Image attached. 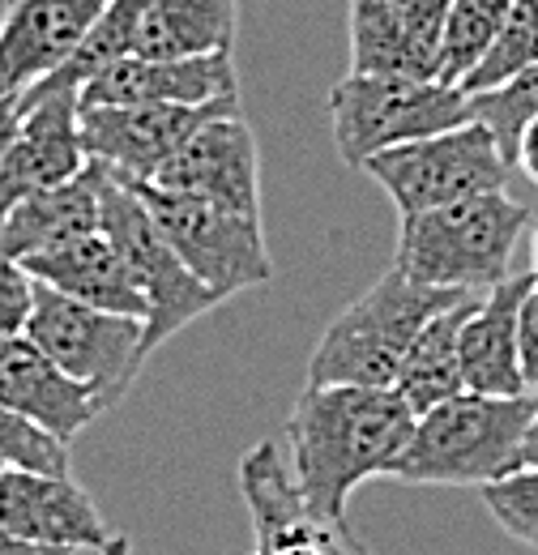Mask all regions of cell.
Wrapping results in <instances>:
<instances>
[{"label": "cell", "instance_id": "cell-1", "mask_svg": "<svg viewBox=\"0 0 538 555\" xmlns=\"http://www.w3.org/2000/svg\"><path fill=\"white\" fill-rule=\"evenodd\" d=\"M414 411L394 385H304L286 418L291 475L304 504L346 521L355 487L394 470L410 440Z\"/></svg>", "mask_w": 538, "mask_h": 555}, {"label": "cell", "instance_id": "cell-2", "mask_svg": "<svg viewBox=\"0 0 538 555\" xmlns=\"http://www.w3.org/2000/svg\"><path fill=\"white\" fill-rule=\"evenodd\" d=\"M535 415V389L526 393H474L462 389L432 411L414 415L410 440L389 479L414 487H487L517 470L522 440Z\"/></svg>", "mask_w": 538, "mask_h": 555}, {"label": "cell", "instance_id": "cell-3", "mask_svg": "<svg viewBox=\"0 0 538 555\" xmlns=\"http://www.w3.org/2000/svg\"><path fill=\"white\" fill-rule=\"evenodd\" d=\"M535 214L500 193H478L453 206L406 214L398 227L394 266L423 286L487 291L513 274V253Z\"/></svg>", "mask_w": 538, "mask_h": 555}, {"label": "cell", "instance_id": "cell-4", "mask_svg": "<svg viewBox=\"0 0 538 555\" xmlns=\"http://www.w3.org/2000/svg\"><path fill=\"white\" fill-rule=\"evenodd\" d=\"M478 291L423 286L398 266L342 308L308 359V385H394L419 330Z\"/></svg>", "mask_w": 538, "mask_h": 555}, {"label": "cell", "instance_id": "cell-5", "mask_svg": "<svg viewBox=\"0 0 538 555\" xmlns=\"http://www.w3.org/2000/svg\"><path fill=\"white\" fill-rule=\"evenodd\" d=\"M99 231L116 244V253L125 257L129 274L145 295V325H141L145 359L167 338H176L184 325H193L197 317L222 304V295L209 291L202 278L180 261V253L171 248V240L145 209L141 193L107 167H103V184H99Z\"/></svg>", "mask_w": 538, "mask_h": 555}, {"label": "cell", "instance_id": "cell-6", "mask_svg": "<svg viewBox=\"0 0 538 555\" xmlns=\"http://www.w3.org/2000/svg\"><path fill=\"white\" fill-rule=\"evenodd\" d=\"M330 120L342 163L359 167L402 141L445 133L471 120L466 90L440 77L346 73L330 90Z\"/></svg>", "mask_w": 538, "mask_h": 555}, {"label": "cell", "instance_id": "cell-7", "mask_svg": "<svg viewBox=\"0 0 538 555\" xmlns=\"http://www.w3.org/2000/svg\"><path fill=\"white\" fill-rule=\"evenodd\" d=\"M141 325H145L141 317L68 299L65 291L35 278V308L26 321V338L61 372L90 385L99 393L103 411H112L133 389L137 372L145 363Z\"/></svg>", "mask_w": 538, "mask_h": 555}, {"label": "cell", "instance_id": "cell-8", "mask_svg": "<svg viewBox=\"0 0 538 555\" xmlns=\"http://www.w3.org/2000/svg\"><path fill=\"white\" fill-rule=\"evenodd\" d=\"M129 184L141 193V202L171 240V248L180 253V261L222 299L266 286L273 278L261 218L193 197V193L150 184V180H129Z\"/></svg>", "mask_w": 538, "mask_h": 555}, {"label": "cell", "instance_id": "cell-9", "mask_svg": "<svg viewBox=\"0 0 538 555\" xmlns=\"http://www.w3.org/2000/svg\"><path fill=\"white\" fill-rule=\"evenodd\" d=\"M363 171L385 189L402 218L478 193H500L509 184V163L478 120L381 150L363 163Z\"/></svg>", "mask_w": 538, "mask_h": 555}, {"label": "cell", "instance_id": "cell-10", "mask_svg": "<svg viewBox=\"0 0 538 555\" xmlns=\"http://www.w3.org/2000/svg\"><path fill=\"white\" fill-rule=\"evenodd\" d=\"M240 107L235 99L214 103H129V107H81L86 158L103 163L120 180H154L163 163L202 129L209 116Z\"/></svg>", "mask_w": 538, "mask_h": 555}, {"label": "cell", "instance_id": "cell-11", "mask_svg": "<svg viewBox=\"0 0 538 555\" xmlns=\"http://www.w3.org/2000/svg\"><path fill=\"white\" fill-rule=\"evenodd\" d=\"M150 184L193 193V197L261 218V150H257L253 125L244 120V107L209 116L202 129L163 163V171Z\"/></svg>", "mask_w": 538, "mask_h": 555}, {"label": "cell", "instance_id": "cell-12", "mask_svg": "<svg viewBox=\"0 0 538 555\" xmlns=\"http://www.w3.org/2000/svg\"><path fill=\"white\" fill-rule=\"evenodd\" d=\"M81 145V103L77 90H52L22 99V125L9 150L0 154V218L22 197L65 184L86 167Z\"/></svg>", "mask_w": 538, "mask_h": 555}, {"label": "cell", "instance_id": "cell-13", "mask_svg": "<svg viewBox=\"0 0 538 555\" xmlns=\"http://www.w3.org/2000/svg\"><path fill=\"white\" fill-rule=\"evenodd\" d=\"M0 526L48 547L68 552H99L112 530L90 500V491L73 483V475H43V470H13L0 475Z\"/></svg>", "mask_w": 538, "mask_h": 555}, {"label": "cell", "instance_id": "cell-14", "mask_svg": "<svg viewBox=\"0 0 538 555\" xmlns=\"http://www.w3.org/2000/svg\"><path fill=\"white\" fill-rule=\"evenodd\" d=\"M231 52H205L180 61L154 56H120L99 69L81 90V107H129V103H214L235 99L240 90Z\"/></svg>", "mask_w": 538, "mask_h": 555}, {"label": "cell", "instance_id": "cell-15", "mask_svg": "<svg viewBox=\"0 0 538 555\" xmlns=\"http://www.w3.org/2000/svg\"><path fill=\"white\" fill-rule=\"evenodd\" d=\"M107 0H13L0 17V94H22L65 65Z\"/></svg>", "mask_w": 538, "mask_h": 555}, {"label": "cell", "instance_id": "cell-16", "mask_svg": "<svg viewBox=\"0 0 538 555\" xmlns=\"http://www.w3.org/2000/svg\"><path fill=\"white\" fill-rule=\"evenodd\" d=\"M0 402H9L13 411L35 418L39 427L61 436L65 444L103 415L99 393L90 385L73 380L68 372H61L26 334L0 343Z\"/></svg>", "mask_w": 538, "mask_h": 555}, {"label": "cell", "instance_id": "cell-17", "mask_svg": "<svg viewBox=\"0 0 538 555\" xmlns=\"http://www.w3.org/2000/svg\"><path fill=\"white\" fill-rule=\"evenodd\" d=\"M535 286L530 274H509L474 299L471 317L462 321V380L474 393H526L522 350H517V308Z\"/></svg>", "mask_w": 538, "mask_h": 555}, {"label": "cell", "instance_id": "cell-18", "mask_svg": "<svg viewBox=\"0 0 538 555\" xmlns=\"http://www.w3.org/2000/svg\"><path fill=\"white\" fill-rule=\"evenodd\" d=\"M99 184H103V167L90 158L73 180L22 197L0 218V257L26 261L73 235L99 231Z\"/></svg>", "mask_w": 538, "mask_h": 555}, {"label": "cell", "instance_id": "cell-19", "mask_svg": "<svg viewBox=\"0 0 538 555\" xmlns=\"http://www.w3.org/2000/svg\"><path fill=\"white\" fill-rule=\"evenodd\" d=\"M22 266L39 282L65 291L68 299H81V304H94V308L145 321V295H141V286L129 274L125 257L116 253V244L103 231L73 235V240L48 248V253L26 257Z\"/></svg>", "mask_w": 538, "mask_h": 555}, {"label": "cell", "instance_id": "cell-20", "mask_svg": "<svg viewBox=\"0 0 538 555\" xmlns=\"http://www.w3.org/2000/svg\"><path fill=\"white\" fill-rule=\"evenodd\" d=\"M240 30V0H150L133 39V56L180 61L231 52Z\"/></svg>", "mask_w": 538, "mask_h": 555}, {"label": "cell", "instance_id": "cell-21", "mask_svg": "<svg viewBox=\"0 0 538 555\" xmlns=\"http://www.w3.org/2000/svg\"><path fill=\"white\" fill-rule=\"evenodd\" d=\"M474 299L478 295H466L462 304L436 312L406 350L394 389L402 393L414 415H423L436 402L466 389V380H462V321L471 317Z\"/></svg>", "mask_w": 538, "mask_h": 555}, {"label": "cell", "instance_id": "cell-22", "mask_svg": "<svg viewBox=\"0 0 538 555\" xmlns=\"http://www.w3.org/2000/svg\"><path fill=\"white\" fill-rule=\"evenodd\" d=\"M350 73H402L436 77L389 0H350Z\"/></svg>", "mask_w": 538, "mask_h": 555}, {"label": "cell", "instance_id": "cell-23", "mask_svg": "<svg viewBox=\"0 0 538 555\" xmlns=\"http://www.w3.org/2000/svg\"><path fill=\"white\" fill-rule=\"evenodd\" d=\"M145 4H150V0H107L103 13L94 17V26L86 30L81 48H77L52 77H43L39 86L22 90V99H39V94H52V90H81L94 73L107 69L112 61L133 56V39H137V26H141Z\"/></svg>", "mask_w": 538, "mask_h": 555}, {"label": "cell", "instance_id": "cell-24", "mask_svg": "<svg viewBox=\"0 0 538 555\" xmlns=\"http://www.w3.org/2000/svg\"><path fill=\"white\" fill-rule=\"evenodd\" d=\"M471 103V120H478L496 150L504 154V163L513 167L517 163V150H522V138L530 129V120L538 116V65L500 86H487V90H471L466 94Z\"/></svg>", "mask_w": 538, "mask_h": 555}, {"label": "cell", "instance_id": "cell-25", "mask_svg": "<svg viewBox=\"0 0 538 555\" xmlns=\"http://www.w3.org/2000/svg\"><path fill=\"white\" fill-rule=\"evenodd\" d=\"M513 0H453L440 30V81L462 86V77L483 61L491 48L504 13Z\"/></svg>", "mask_w": 538, "mask_h": 555}, {"label": "cell", "instance_id": "cell-26", "mask_svg": "<svg viewBox=\"0 0 538 555\" xmlns=\"http://www.w3.org/2000/svg\"><path fill=\"white\" fill-rule=\"evenodd\" d=\"M538 65V0H513L491 48L483 52V61L462 77V90H487L500 86L517 73L535 69Z\"/></svg>", "mask_w": 538, "mask_h": 555}, {"label": "cell", "instance_id": "cell-27", "mask_svg": "<svg viewBox=\"0 0 538 555\" xmlns=\"http://www.w3.org/2000/svg\"><path fill=\"white\" fill-rule=\"evenodd\" d=\"M0 462L13 470H43V475H68V444L39 427L35 418L0 402Z\"/></svg>", "mask_w": 538, "mask_h": 555}, {"label": "cell", "instance_id": "cell-28", "mask_svg": "<svg viewBox=\"0 0 538 555\" xmlns=\"http://www.w3.org/2000/svg\"><path fill=\"white\" fill-rule=\"evenodd\" d=\"M478 491H483V504L496 517V526L509 539H517V543L538 552V470L522 466V470L478 487Z\"/></svg>", "mask_w": 538, "mask_h": 555}, {"label": "cell", "instance_id": "cell-29", "mask_svg": "<svg viewBox=\"0 0 538 555\" xmlns=\"http://www.w3.org/2000/svg\"><path fill=\"white\" fill-rule=\"evenodd\" d=\"M35 308V274L22 261L0 257V343L22 338Z\"/></svg>", "mask_w": 538, "mask_h": 555}, {"label": "cell", "instance_id": "cell-30", "mask_svg": "<svg viewBox=\"0 0 538 555\" xmlns=\"http://www.w3.org/2000/svg\"><path fill=\"white\" fill-rule=\"evenodd\" d=\"M389 4L398 9L410 39L419 43V52L436 65V77H440V30H445V13L453 0H389Z\"/></svg>", "mask_w": 538, "mask_h": 555}, {"label": "cell", "instance_id": "cell-31", "mask_svg": "<svg viewBox=\"0 0 538 555\" xmlns=\"http://www.w3.org/2000/svg\"><path fill=\"white\" fill-rule=\"evenodd\" d=\"M517 350H522V372H526V385H538V278L535 286L522 295V308H517Z\"/></svg>", "mask_w": 538, "mask_h": 555}, {"label": "cell", "instance_id": "cell-32", "mask_svg": "<svg viewBox=\"0 0 538 555\" xmlns=\"http://www.w3.org/2000/svg\"><path fill=\"white\" fill-rule=\"evenodd\" d=\"M0 555H73V552L68 547H48V543H30V539H22V534H13V530L0 526Z\"/></svg>", "mask_w": 538, "mask_h": 555}, {"label": "cell", "instance_id": "cell-33", "mask_svg": "<svg viewBox=\"0 0 538 555\" xmlns=\"http://www.w3.org/2000/svg\"><path fill=\"white\" fill-rule=\"evenodd\" d=\"M17 125H22V94H0V154L17 138Z\"/></svg>", "mask_w": 538, "mask_h": 555}, {"label": "cell", "instance_id": "cell-34", "mask_svg": "<svg viewBox=\"0 0 538 555\" xmlns=\"http://www.w3.org/2000/svg\"><path fill=\"white\" fill-rule=\"evenodd\" d=\"M517 163H522V171H526V176H530V180L538 184V116L530 120V129H526V138H522Z\"/></svg>", "mask_w": 538, "mask_h": 555}, {"label": "cell", "instance_id": "cell-35", "mask_svg": "<svg viewBox=\"0 0 538 555\" xmlns=\"http://www.w3.org/2000/svg\"><path fill=\"white\" fill-rule=\"evenodd\" d=\"M522 466L538 470V385H535V415H530L526 440H522V457H517V470H522Z\"/></svg>", "mask_w": 538, "mask_h": 555}, {"label": "cell", "instance_id": "cell-36", "mask_svg": "<svg viewBox=\"0 0 538 555\" xmlns=\"http://www.w3.org/2000/svg\"><path fill=\"white\" fill-rule=\"evenodd\" d=\"M99 555H133V543H129L125 534H112V539L99 547Z\"/></svg>", "mask_w": 538, "mask_h": 555}, {"label": "cell", "instance_id": "cell-37", "mask_svg": "<svg viewBox=\"0 0 538 555\" xmlns=\"http://www.w3.org/2000/svg\"><path fill=\"white\" fill-rule=\"evenodd\" d=\"M535 278H538V222H535Z\"/></svg>", "mask_w": 538, "mask_h": 555}, {"label": "cell", "instance_id": "cell-38", "mask_svg": "<svg viewBox=\"0 0 538 555\" xmlns=\"http://www.w3.org/2000/svg\"><path fill=\"white\" fill-rule=\"evenodd\" d=\"M0 475H4V462H0Z\"/></svg>", "mask_w": 538, "mask_h": 555}, {"label": "cell", "instance_id": "cell-39", "mask_svg": "<svg viewBox=\"0 0 538 555\" xmlns=\"http://www.w3.org/2000/svg\"><path fill=\"white\" fill-rule=\"evenodd\" d=\"M248 555H261V552H248Z\"/></svg>", "mask_w": 538, "mask_h": 555}, {"label": "cell", "instance_id": "cell-40", "mask_svg": "<svg viewBox=\"0 0 538 555\" xmlns=\"http://www.w3.org/2000/svg\"><path fill=\"white\" fill-rule=\"evenodd\" d=\"M368 555H376V552H368Z\"/></svg>", "mask_w": 538, "mask_h": 555}]
</instances>
